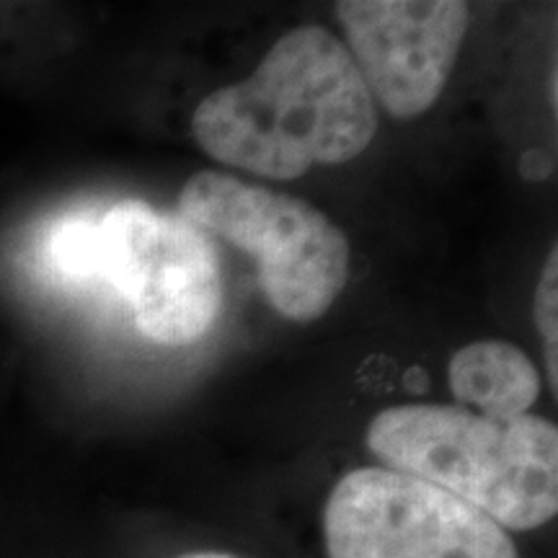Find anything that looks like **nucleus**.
<instances>
[{
	"mask_svg": "<svg viewBox=\"0 0 558 558\" xmlns=\"http://www.w3.org/2000/svg\"><path fill=\"white\" fill-rule=\"evenodd\" d=\"M192 132L220 163L290 181L362 156L378 109L347 47L324 26H298L246 81L213 90L194 109Z\"/></svg>",
	"mask_w": 558,
	"mask_h": 558,
	"instance_id": "1",
	"label": "nucleus"
},
{
	"mask_svg": "<svg viewBox=\"0 0 558 558\" xmlns=\"http://www.w3.org/2000/svg\"><path fill=\"white\" fill-rule=\"evenodd\" d=\"M365 442L383 469L445 488L509 533L546 527L558 514V429L543 416L407 403L383 409Z\"/></svg>",
	"mask_w": 558,
	"mask_h": 558,
	"instance_id": "2",
	"label": "nucleus"
},
{
	"mask_svg": "<svg viewBox=\"0 0 558 558\" xmlns=\"http://www.w3.org/2000/svg\"><path fill=\"white\" fill-rule=\"evenodd\" d=\"M179 215L254 256L267 303L282 318L311 324L344 290L347 235L295 194L199 171L179 194Z\"/></svg>",
	"mask_w": 558,
	"mask_h": 558,
	"instance_id": "3",
	"label": "nucleus"
},
{
	"mask_svg": "<svg viewBox=\"0 0 558 558\" xmlns=\"http://www.w3.org/2000/svg\"><path fill=\"white\" fill-rule=\"evenodd\" d=\"M326 558H522L512 533L435 484L365 465L320 512Z\"/></svg>",
	"mask_w": 558,
	"mask_h": 558,
	"instance_id": "4",
	"label": "nucleus"
},
{
	"mask_svg": "<svg viewBox=\"0 0 558 558\" xmlns=\"http://www.w3.org/2000/svg\"><path fill=\"white\" fill-rule=\"evenodd\" d=\"M107 284L128 300L137 331L163 347H186L222 311L218 248L179 213L120 199L101 213Z\"/></svg>",
	"mask_w": 558,
	"mask_h": 558,
	"instance_id": "5",
	"label": "nucleus"
},
{
	"mask_svg": "<svg viewBox=\"0 0 558 558\" xmlns=\"http://www.w3.org/2000/svg\"><path fill=\"white\" fill-rule=\"evenodd\" d=\"M337 19L373 101L416 120L448 86L471 13L460 0H344Z\"/></svg>",
	"mask_w": 558,
	"mask_h": 558,
	"instance_id": "6",
	"label": "nucleus"
},
{
	"mask_svg": "<svg viewBox=\"0 0 558 558\" xmlns=\"http://www.w3.org/2000/svg\"><path fill=\"white\" fill-rule=\"evenodd\" d=\"M452 396L481 416L514 418L530 414L543 380L520 347L509 341H473L458 349L448 367Z\"/></svg>",
	"mask_w": 558,
	"mask_h": 558,
	"instance_id": "7",
	"label": "nucleus"
},
{
	"mask_svg": "<svg viewBox=\"0 0 558 558\" xmlns=\"http://www.w3.org/2000/svg\"><path fill=\"white\" fill-rule=\"evenodd\" d=\"M45 259L65 282L107 284V243H104L101 215L73 213L52 222L45 239Z\"/></svg>",
	"mask_w": 558,
	"mask_h": 558,
	"instance_id": "8",
	"label": "nucleus"
},
{
	"mask_svg": "<svg viewBox=\"0 0 558 558\" xmlns=\"http://www.w3.org/2000/svg\"><path fill=\"white\" fill-rule=\"evenodd\" d=\"M558 259L556 248H550V256L543 264V275L538 279V290H535V324L543 337V354H546V369H548V383L550 390H558V324H556V311H558Z\"/></svg>",
	"mask_w": 558,
	"mask_h": 558,
	"instance_id": "9",
	"label": "nucleus"
},
{
	"mask_svg": "<svg viewBox=\"0 0 558 558\" xmlns=\"http://www.w3.org/2000/svg\"><path fill=\"white\" fill-rule=\"evenodd\" d=\"M522 173L530 179H543L548 173V160L543 153H525V158H522Z\"/></svg>",
	"mask_w": 558,
	"mask_h": 558,
	"instance_id": "10",
	"label": "nucleus"
},
{
	"mask_svg": "<svg viewBox=\"0 0 558 558\" xmlns=\"http://www.w3.org/2000/svg\"><path fill=\"white\" fill-rule=\"evenodd\" d=\"M177 558H243V556L230 554V550H218V548H199V550H186V554H179Z\"/></svg>",
	"mask_w": 558,
	"mask_h": 558,
	"instance_id": "11",
	"label": "nucleus"
}]
</instances>
